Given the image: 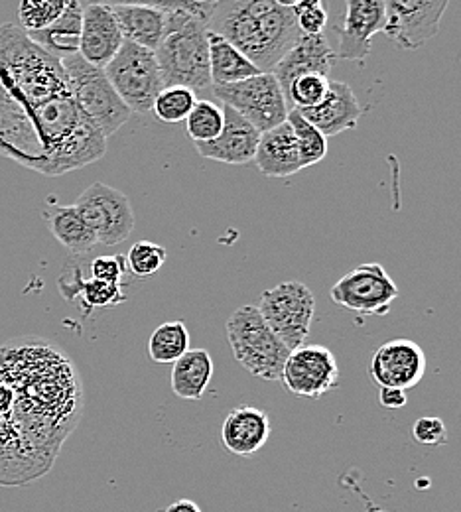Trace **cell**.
I'll list each match as a JSON object with an SVG mask.
<instances>
[{"label":"cell","mask_w":461,"mask_h":512,"mask_svg":"<svg viewBox=\"0 0 461 512\" xmlns=\"http://www.w3.org/2000/svg\"><path fill=\"white\" fill-rule=\"evenodd\" d=\"M160 512H201V509H199L198 503H194L190 499H178L170 507H166L164 511Z\"/></svg>","instance_id":"40"},{"label":"cell","mask_w":461,"mask_h":512,"mask_svg":"<svg viewBox=\"0 0 461 512\" xmlns=\"http://www.w3.org/2000/svg\"><path fill=\"white\" fill-rule=\"evenodd\" d=\"M333 48L324 34L318 36H300L294 46L280 58V62L272 67V75L280 83L284 95L288 93L290 85L310 73L330 77L331 64H333Z\"/></svg>","instance_id":"18"},{"label":"cell","mask_w":461,"mask_h":512,"mask_svg":"<svg viewBox=\"0 0 461 512\" xmlns=\"http://www.w3.org/2000/svg\"><path fill=\"white\" fill-rule=\"evenodd\" d=\"M280 8H286V10H294L298 4H300V0H274Z\"/></svg>","instance_id":"41"},{"label":"cell","mask_w":461,"mask_h":512,"mask_svg":"<svg viewBox=\"0 0 461 512\" xmlns=\"http://www.w3.org/2000/svg\"><path fill=\"white\" fill-rule=\"evenodd\" d=\"M60 290L69 300L79 298L83 308H87V310H105V308H115V306L127 302L123 284L103 282L93 276L81 278L79 270H75L69 280L66 276L60 278Z\"/></svg>","instance_id":"27"},{"label":"cell","mask_w":461,"mask_h":512,"mask_svg":"<svg viewBox=\"0 0 461 512\" xmlns=\"http://www.w3.org/2000/svg\"><path fill=\"white\" fill-rule=\"evenodd\" d=\"M377 512H385V511H377Z\"/></svg>","instance_id":"42"},{"label":"cell","mask_w":461,"mask_h":512,"mask_svg":"<svg viewBox=\"0 0 461 512\" xmlns=\"http://www.w3.org/2000/svg\"><path fill=\"white\" fill-rule=\"evenodd\" d=\"M213 379V359L205 349H190L172 365V392L190 402H198Z\"/></svg>","instance_id":"24"},{"label":"cell","mask_w":461,"mask_h":512,"mask_svg":"<svg viewBox=\"0 0 461 512\" xmlns=\"http://www.w3.org/2000/svg\"><path fill=\"white\" fill-rule=\"evenodd\" d=\"M270 418L257 406L233 408L221 428V444L231 455L251 457L270 440Z\"/></svg>","instance_id":"19"},{"label":"cell","mask_w":461,"mask_h":512,"mask_svg":"<svg viewBox=\"0 0 461 512\" xmlns=\"http://www.w3.org/2000/svg\"><path fill=\"white\" fill-rule=\"evenodd\" d=\"M91 2L105 4V6H152L166 12L184 10L199 16L205 22L209 20L215 6V0H91Z\"/></svg>","instance_id":"35"},{"label":"cell","mask_w":461,"mask_h":512,"mask_svg":"<svg viewBox=\"0 0 461 512\" xmlns=\"http://www.w3.org/2000/svg\"><path fill=\"white\" fill-rule=\"evenodd\" d=\"M103 71L132 113H152L154 101L164 89L162 73L152 50L125 42Z\"/></svg>","instance_id":"7"},{"label":"cell","mask_w":461,"mask_h":512,"mask_svg":"<svg viewBox=\"0 0 461 512\" xmlns=\"http://www.w3.org/2000/svg\"><path fill=\"white\" fill-rule=\"evenodd\" d=\"M81 20H83V6L79 0H69L66 12L46 30L28 32V36L40 44L44 50L54 54L56 58H64L69 54H77L79 50V36H81Z\"/></svg>","instance_id":"26"},{"label":"cell","mask_w":461,"mask_h":512,"mask_svg":"<svg viewBox=\"0 0 461 512\" xmlns=\"http://www.w3.org/2000/svg\"><path fill=\"white\" fill-rule=\"evenodd\" d=\"M73 205L93 231L97 245H121L134 231V213L129 197L103 182H93Z\"/></svg>","instance_id":"11"},{"label":"cell","mask_w":461,"mask_h":512,"mask_svg":"<svg viewBox=\"0 0 461 512\" xmlns=\"http://www.w3.org/2000/svg\"><path fill=\"white\" fill-rule=\"evenodd\" d=\"M213 95L225 105L247 119L261 134L286 123L288 99L270 71H263L249 79L213 85Z\"/></svg>","instance_id":"9"},{"label":"cell","mask_w":461,"mask_h":512,"mask_svg":"<svg viewBox=\"0 0 461 512\" xmlns=\"http://www.w3.org/2000/svg\"><path fill=\"white\" fill-rule=\"evenodd\" d=\"M62 65L77 107L105 134V138L113 136L129 123L132 111L117 95L101 67L87 64L79 54L64 56Z\"/></svg>","instance_id":"6"},{"label":"cell","mask_w":461,"mask_h":512,"mask_svg":"<svg viewBox=\"0 0 461 512\" xmlns=\"http://www.w3.org/2000/svg\"><path fill=\"white\" fill-rule=\"evenodd\" d=\"M330 81V77L318 75V73L302 75L290 85L286 99L290 103H294V109L316 107L326 99V95L330 91Z\"/></svg>","instance_id":"33"},{"label":"cell","mask_w":461,"mask_h":512,"mask_svg":"<svg viewBox=\"0 0 461 512\" xmlns=\"http://www.w3.org/2000/svg\"><path fill=\"white\" fill-rule=\"evenodd\" d=\"M298 111L326 138L357 127L359 119L365 113L353 89L343 81H330V91L320 105Z\"/></svg>","instance_id":"20"},{"label":"cell","mask_w":461,"mask_h":512,"mask_svg":"<svg viewBox=\"0 0 461 512\" xmlns=\"http://www.w3.org/2000/svg\"><path fill=\"white\" fill-rule=\"evenodd\" d=\"M125 42L156 50L166 30V10L152 6H111Z\"/></svg>","instance_id":"23"},{"label":"cell","mask_w":461,"mask_h":512,"mask_svg":"<svg viewBox=\"0 0 461 512\" xmlns=\"http://www.w3.org/2000/svg\"><path fill=\"white\" fill-rule=\"evenodd\" d=\"M198 97L196 91L188 89V87H164L160 91V95L154 101L152 113L156 115L158 121L168 123V125H176L182 123L190 117L192 109L196 107Z\"/></svg>","instance_id":"30"},{"label":"cell","mask_w":461,"mask_h":512,"mask_svg":"<svg viewBox=\"0 0 461 512\" xmlns=\"http://www.w3.org/2000/svg\"><path fill=\"white\" fill-rule=\"evenodd\" d=\"M42 215L56 241L73 255H87L97 247L93 231L87 227L75 205H60L56 195H50Z\"/></svg>","instance_id":"22"},{"label":"cell","mask_w":461,"mask_h":512,"mask_svg":"<svg viewBox=\"0 0 461 512\" xmlns=\"http://www.w3.org/2000/svg\"><path fill=\"white\" fill-rule=\"evenodd\" d=\"M235 359L263 381H280L290 349L272 333L257 306H241L225 323Z\"/></svg>","instance_id":"5"},{"label":"cell","mask_w":461,"mask_h":512,"mask_svg":"<svg viewBox=\"0 0 461 512\" xmlns=\"http://www.w3.org/2000/svg\"><path fill=\"white\" fill-rule=\"evenodd\" d=\"M164 87L205 91L213 87L209 71L207 22L184 10L166 16L164 36L154 50Z\"/></svg>","instance_id":"4"},{"label":"cell","mask_w":461,"mask_h":512,"mask_svg":"<svg viewBox=\"0 0 461 512\" xmlns=\"http://www.w3.org/2000/svg\"><path fill=\"white\" fill-rule=\"evenodd\" d=\"M69 0H22L18 18L26 32H40L52 26L64 12Z\"/></svg>","instance_id":"32"},{"label":"cell","mask_w":461,"mask_h":512,"mask_svg":"<svg viewBox=\"0 0 461 512\" xmlns=\"http://www.w3.org/2000/svg\"><path fill=\"white\" fill-rule=\"evenodd\" d=\"M328 10L324 4L320 6H314V8H306L302 12L296 14V24H298V30L300 34L304 36H318V34H324L326 26H328Z\"/></svg>","instance_id":"38"},{"label":"cell","mask_w":461,"mask_h":512,"mask_svg":"<svg viewBox=\"0 0 461 512\" xmlns=\"http://www.w3.org/2000/svg\"><path fill=\"white\" fill-rule=\"evenodd\" d=\"M207 30L239 48L261 71H272L302 36L294 10L274 0H215Z\"/></svg>","instance_id":"3"},{"label":"cell","mask_w":461,"mask_h":512,"mask_svg":"<svg viewBox=\"0 0 461 512\" xmlns=\"http://www.w3.org/2000/svg\"><path fill=\"white\" fill-rule=\"evenodd\" d=\"M209 40V71L213 85H227L263 73L239 48L223 36L207 30Z\"/></svg>","instance_id":"25"},{"label":"cell","mask_w":461,"mask_h":512,"mask_svg":"<svg viewBox=\"0 0 461 512\" xmlns=\"http://www.w3.org/2000/svg\"><path fill=\"white\" fill-rule=\"evenodd\" d=\"M385 0H345V14L333 32L339 38L333 56L349 62H363L373 50V38L385 32Z\"/></svg>","instance_id":"14"},{"label":"cell","mask_w":461,"mask_h":512,"mask_svg":"<svg viewBox=\"0 0 461 512\" xmlns=\"http://www.w3.org/2000/svg\"><path fill=\"white\" fill-rule=\"evenodd\" d=\"M331 300L359 316H387L398 298V286L381 262H365L341 276L330 290Z\"/></svg>","instance_id":"10"},{"label":"cell","mask_w":461,"mask_h":512,"mask_svg":"<svg viewBox=\"0 0 461 512\" xmlns=\"http://www.w3.org/2000/svg\"><path fill=\"white\" fill-rule=\"evenodd\" d=\"M225 125L223 109L211 101H199L186 119L188 136L194 142H209L217 138Z\"/></svg>","instance_id":"31"},{"label":"cell","mask_w":461,"mask_h":512,"mask_svg":"<svg viewBox=\"0 0 461 512\" xmlns=\"http://www.w3.org/2000/svg\"><path fill=\"white\" fill-rule=\"evenodd\" d=\"M450 0H385V34L398 48L414 52L438 32Z\"/></svg>","instance_id":"12"},{"label":"cell","mask_w":461,"mask_h":512,"mask_svg":"<svg viewBox=\"0 0 461 512\" xmlns=\"http://www.w3.org/2000/svg\"><path fill=\"white\" fill-rule=\"evenodd\" d=\"M379 402H381V406L391 408V410L402 408V406H406V402H408L406 390L393 388V386H381V390H379Z\"/></svg>","instance_id":"39"},{"label":"cell","mask_w":461,"mask_h":512,"mask_svg":"<svg viewBox=\"0 0 461 512\" xmlns=\"http://www.w3.org/2000/svg\"><path fill=\"white\" fill-rule=\"evenodd\" d=\"M426 369V353L412 339H391L383 343L371 359V377L379 388H414L424 379Z\"/></svg>","instance_id":"15"},{"label":"cell","mask_w":461,"mask_h":512,"mask_svg":"<svg viewBox=\"0 0 461 512\" xmlns=\"http://www.w3.org/2000/svg\"><path fill=\"white\" fill-rule=\"evenodd\" d=\"M81 412V381L62 349L38 337L0 347V485L46 475Z\"/></svg>","instance_id":"2"},{"label":"cell","mask_w":461,"mask_h":512,"mask_svg":"<svg viewBox=\"0 0 461 512\" xmlns=\"http://www.w3.org/2000/svg\"><path fill=\"white\" fill-rule=\"evenodd\" d=\"M280 381L298 398H320L339 384L337 359L324 345L304 343L290 351Z\"/></svg>","instance_id":"13"},{"label":"cell","mask_w":461,"mask_h":512,"mask_svg":"<svg viewBox=\"0 0 461 512\" xmlns=\"http://www.w3.org/2000/svg\"><path fill=\"white\" fill-rule=\"evenodd\" d=\"M255 162L261 174L274 180H286L304 170L298 142L288 121L261 134Z\"/></svg>","instance_id":"21"},{"label":"cell","mask_w":461,"mask_h":512,"mask_svg":"<svg viewBox=\"0 0 461 512\" xmlns=\"http://www.w3.org/2000/svg\"><path fill=\"white\" fill-rule=\"evenodd\" d=\"M190 329L184 321H166L158 325L148 339V355L158 365H174L190 351Z\"/></svg>","instance_id":"28"},{"label":"cell","mask_w":461,"mask_h":512,"mask_svg":"<svg viewBox=\"0 0 461 512\" xmlns=\"http://www.w3.org/2000/svg\"><path fill=\"white\" fill-rule=\"evenodd\" d=\"M125 272H127V258L123 255L97 256L91 262V276L103 282L121 284Z\"/></svg>","instance_id":"37"},{"label":"cell","mask_w":461,"mask_h":512,"mask_svg":"<svg viewBox=\"0 0 461 512\" xmlns=\"http://www.w3.org/2000/svg\"><path fill=\"white\" fill-rule=\"evenodd\" d=\"M257 310L272 333L292 351L304 345L310 335L316 318V298L304 282H280L263 292Z\"/></svg>","instance_id":"8"},{"label":"cell","mask_w":461,"mask_h":512,"mask_svg":"<svg viewBox=\"0 0 461 512\" xmlns=\"http://www.w3.org/2000/svg\"><path fill=\"white\" fill-rule=\"evenodd\" d=\"M107 138L77 107L62 60L0 26V154L44 176L101 160Z\"/></svg>","instance_id":"1"},{"label":"cell","mask_w":461,"mask_h":512,"mask_svg":"<svg viewBox=\"0 0 461 512\" xmlns=\"http://www.w3.org/2000/svg\"><path fill=\"white\" fill-rule=\"evenodd\" d=\"M223 115L225 125L217 138L209 142H194L199 156L229 166H247L255 162L261 132L231 107L223 105Z\"/></svg>","instance_id":"16"},{"label":"cell","mask_w":461,"mask_h":512,"mask_svg":"<svg viewBox=\"0 0 461 512\" xmlns=\"http://www.w3.org/2000/svg\"><path fill=\"white\" fill-rule=\"evenodd\" d=\"M412 438L422 446L438 448V446H444L448 442V428L440 418L424 416V418H418L414 422Z\"/></svg>","instance_id":"36"},{"label":"cell","mask_w":461,"mask_h":512,"mask_svg":"<svg viewBox=\"0 0 461 512\" xmlns=\"http://www.w3.org/2000/svg\"><path fill=\"white\" fill-rule=\"evenodd\" d=\"M166 258L168 251L162 245L138 241L127 255V270H131L136 278H150L166 264Z\"/></svg>","instance_id":"34"},{"label":"cell","mask_w":461,"mask_h":512,"mask_svg":"<svg viewBox=\"0 0 461 512\" xmlns=\"http://www.w3.org/2000/svg\"><path fill=\"white\" fill-rule=\"evenodd\" d=\"M123 44L125 38L119 30L111 6L91 2L89 6L83 8L77 54L87 64L105 69V65L117 56Z\"/></svg>","instance_id":"17"},{"label":"cell","mask_w":461,"mask_h":512,"mask_svg":"<svg viewBox=\"0 0 461 512\" xmlns=\"http://www.w3.org/2000/svg\"><path fill=\"white\" fill-rule=\"evenodd\" d=\"M286 121L296 136L304 168H310V166L322 162L328 154V138L314 127L298 109H290Z\"/></svg>","instance_id":"29"}]
</instances>
